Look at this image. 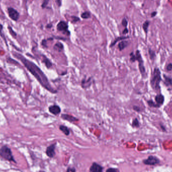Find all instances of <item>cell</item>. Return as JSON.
I'll list each match as a JSON object with an SVG mask.
<instances>
[{
    "label": "cell",
    "mask_w": 172,
    "mask_h": 172,
    "mask_svg": "<svg viewBox=\"0 0 172 172\" xmlns=\"http://www.w3.org/2000/svg\"><path fill=\"white\" fill-rule=\"evenodd\" d=\"M14 55L21 61L23 64L25 65L27 69L38 81V82L44 88L52 93H56L57 92V91L55 90L52 86L50 83L49 82V80L47 76L37 66L35 65L34 63L31 62L30 61L24 58L20 54L14 53Z\"/></svg>",
    "instance_id": "obj_1"
},
{
    "label": "cell",
    "mask_w": 172,
    "mask_h": 172,
    "mask_svg": "<svg viewBox=\"0 0 172 172\" xmlns=\"http://www.w3.org/2000/svg\"><path fill=\"white\" fill-rule=\"evenodd\" d=\"M161 72L158 68H155L152 73L151 79V84L153 89L157 90L160 89L159 83L162 80Z\"/></svg>",
    "instance_id": "obj_2"
},
{
    "label": "cell",
    "mask_w": 172,
    "mask_h": 172,
    "mask_svg": "<svg viewBox=\"0 0 172 172\" xmlns=\"http://www.w3.org/2000/svg\"><path fill=\"white\" fill-rule=\"evenodd\" d=\"M0 156L6 160L16 162L10 149L7 146H3L0 149Z\"/></svg>",
    "instance_id": "obj_3"
},
{
    "label": "cell",
    "mask_w": 172,
    "mask_h": 172,
    "mask_svg": "<svg viewBox=\"0 0 172 172\" xmlns=\"http://www.w3.org/2000/svg\"><path fill=\"white\" fill-rule=\"evenodd\" d=\"M143 163L147 166H155L160 163V160L155 156L150 155L146 159L142 161Z\"/></svg>",
    "instance_id": "obj_4"
},
{
    "label": "cell",
    "mask_w": 172,
    "mask_h": 172,
    "mask_svg": "<svg viewBox=\"0 0 172 172\" xmlns=\"http://www.w3.org/2000/svg\"><path fill=\"white\" fill-rule=\"evenodd\" d=\"M136 60H137L138 62L139 71L141 74V75L143 76L145 74V69L144 66V62H143V59L142 58L141 55L139 50H137L136 51Z\"/></svg>",
    "instance_id": "obj_5"
},
{
    "label": "cell",
    "mask_w": 172,
    "mask_h": 172,
    "mask_svg": "<svg viewBox=\"0 0 172 172\" xmlns=\"http://www.w3.org/2000/svg\"><path fill=\"white\" fill-rule=\"evenodd\" d=\"M69 26L68 23L65 21H60L57 25V29L59 31L63 32L64 34L69 35L70 34V32L68 30Z\"/></svg>",
    "instance_id": "obj_6"
},
{
    "label": "cell",
    "mask_w": 172,
    "mask_h": 172,
    "mask_svg": "<svg viewBox=\"0 0 172 172\" xmlns=\"http://www.w3.org/2000/svg\"><path fill=\"white\" fill-rule=\"evenodd\" d=\"M8 14L9 17L14 21H17L19 18V13L17 10L13 8H8Z\"/></svg>",
    "instance_id": "obj_7"
},
{
    "label": "cell",
    "mask_w": 172,
    "mask_h": 172,
    "mask_svg": "<svg viewBox=\"0 0 172 172\" xmlns=\"http://www.w3.org/2000/svg\"><path fill=\"white\" fill-rule=\"evenodd\" d=\"M56 146V143H54L52 144H51L49 146H48L46 150V155L49 157H53L55 154V149Z\"/></svg>",
    "instance_id": "obj_8"
},
{
    "label": "cell",
    "mask_w": 172,
    "mask_h": 172,
    "mask_svg": "<svg viewBox=\"0 0 172 172\" xmlns=\"http://www.w3.org/2000/svg\"><path fill=\"white\" fill-rule=\"evenodd\" d=\"M90 172H103V167L96 163H93L90 168Z\"/></svg>",
    "instance_id": "obj_9"
},
{
    "label": "cell",
    "mask_w": 172,
    "mask_h": 172,
    "mask_svg": "<svg viewBox=\"0 0 172 172\" xmlns=\"http://www.w3.org/2000/svg\"><path fill=\"white\" fill-rule=\"evenodd\" d=\"M48 109H49V111H50L52 114L54 115H58L61 112V109L60 107L57 105L51 106L49 107Z\"/></svg>",
    "instance_id": "obj_10"
},
{
    "label": "cell",
    "mask_w": 172,
    "mask_h": 172,
    "mask_svg": "<svg viewBox=\"0 0 172 172\" xmlns=\"http://www.w3.org/2000/svg\"><path fill=\"white\" fill-rule=\"evenodd\" d=\"M92 78L91 77L89 78L88 79H86V78H84L82 80V86L83 88H87L89 87L91 84H92Z\"/></svg>",
    "instance_id": "obj_11"
},
{
    "label": "cell",
    "mask_w": 172,
    "mask_h": 172,
    "mask_svg": "<svg viewBox=\"0 0 172 172\" xmlns=\"http://www.w3.org/2000/svg\"><path fill=\"white\" fill-rule=\"evenodd\" d=\"M155 101L158 105L161 106V105H163L164 103L165 97L162 94H158L155 97Z\"/></svg>",
    "instance_id": "obj_12"
},
{
    "label": "cell",
    "mask_w": 172,
    "mask_h": 172,
    "mask_svg": "<svg viewBox=\"0 0 172 172\" xmlns=\"http://www.w3.org/2000/svg\"><path fill=\"white\" fill-rule=\"evenodd\" d=\"M61 118H63L64 120L68 121L70 122H75L78 121V119L75 117H73L72 116L68 115V114H62L61 116Z\"/></svg>",
    "instance_id": "obj_13"
},
{
    "label": "cell",
    "mask_w": 172,
    "mask_h": 172,
    "mask_svg": "<svg viewBox=\"0 0 172 172\" xmlns=\"http://www.w3.org/2000/svg\"><path fill=\"white\" fill-rule=\"evenodd\" d=\"M129 44V42L126 41H123L120 42L118 44V48L120 51L123 50Z\"/></svg>",
    "instance_id": "obj_14"
},
{
    "label": "cell",
    "mask_w": 172,
    "mask_h": 172,
    "mask_svg": "<svg viewBox=\"0 0 172 172\" xmlns=\"http://www.w3.org/2000/svg\"><path fill=\"white\" fill-rule=\"evenodd\" d=\"M64 47L63 44L62 43H61L60 42L56 43L53 47V48L55 50L59 52L62 51L64 50Z\"/></svg>",
    "instance_id": "obj_15"
},
{
    "label": "cell",
    "mask_w": 172,
    "mask_h": 172,
    "mask_svg": "<svg viewBox=\"0 0 172 172\" xmlns=\"http://www.w3.org/2000/svg\"><path fill=\"white\" fill-rule=\"evenodd\" d=\"M42 62L45 64V66H46V67L48 69L51 68L52 66V64L51 62V61L49 60L47 57H46L45 56H43V59L42 60Z\"/></svg>",
    "instance_id": "obj_16"
},
{
    "label": "cell",
    "mask_w": 172,
    "mask_h": 172,
    "mask_svg": "<svg viewBox=\"0 0 172 172\" xmlns=\"http://www.w3.org/2000/svg\"><path fill=\"white\" fill-rule=\"evenodd\" d=\"M59 128L61 131H62L66 135L68 136L69 135V134H70L69 130L67 126H64V125H60Z\"/></svg>",
    "instance_id": "obj_17"
},
{
    "label": "cell",
    "mask_w": 172,
    "mask_h": 172,
    "mask_svg": "<svg viewBox=\"0 0 172 172\" xmlns=\"http://www.w3.org/2000/svg\"><path fill=\"white\" fill-rule=\"evenodd\" d=\"M129 38V36H120V37H118V38H116L115 40H114V41H113V43H111V45H110V47H112L113 45H114L118 41H122V40H125V39H127Z\"/></svg>",
    "instance_id": "obj_18"
},
{
    "label": "cell",
    "mask_w": 172,
    "mask_h": 172,
    "mask_svg": "<svg viewBox=\"0 0 172 172\" xmlns=\"http://www.w3.org/2000/svg\"><path fill=\"white\" fill-rule=\"evenodd\" d=\"M164 78L165 79V84L167 86L172 85V79L171 77L164 75Z\"/></svg>",
    "instance_id": "obj_19"
},
{
    "label": "cell",
    "mask_w": 172,
    "mask_h": 172,
    "mask_svg": "<svg viewBox=\"0 0 172 172\" xmlns=\"http://www.w3.org/2000/svg\"><path fill=\"white\" fill-rule=\"evenodd\" d=\"M150 22L149 21L146 20L143 23L142 25V28L146 33H147V31H148V28L150 25Z\"/></svg>",
    "instance_id": "obj_20"
},
{
    "label": "cell",
    "mask_w": 172,
    "mask_h": 172,
    "mask_svg": "<svg viewBox=\"0 0 172 172\" xmlns=\"http://www.w3.org/2000/svg\"><path fill=\"white\" fill-rule=\"evenodd\" d=\"M132 126L133 127H136V128L139 127L140 124L137 118H135L134 119H133L132 123Z\"/></svg>",
    "instance_id": "obj_21"
},
{
    "label": "cell",
    "mask_w": 172,
    "mask_h": 172,
    "mask_svg": "<svg viewBox=\"0 0 172 172\" xmlns=\"http://www.w3.org/2000/svg\"><path fill=\"white\" fill-rule=\"evenodd\" d=\"M81 16L83 19H88V18H90V17H91V13H90L89 12H88V11L84 12V13H83L81 14Z\"/></svg>",
    "instance_id": "obj_22"
},
{
    "label": "cell",
    "mask_w": 172,
    "mask_h": 172,
    "mask_svg": "<svg viewBox=\"0 0 172 172\" xmlns=\"http://www.w3.org/2000/svg\"><path fill=\"white\" fill-rule=\"evenodd\" d=\"M147 104H148L149 106L150 107H152V108H159L160 107V106L158 105L157 104H155L152 100H149V101H147Z\"/></svg>",
    "instance_id": "obj_23"
},
{
    "label": "cell",
    "mask_w": 172,
    "mask_h": 172,
    "mask_svg": "<svg viewBox=\"0 0 172 172\" xmlns=\"http://www.w3.org/2000/svg\"><path fill=\"white\" fill-rule=\"evenodd\" d=\"M149 55L150 56V58L152 60H154V59L155 57V52L154 51H153V50L151 48L149 49Z\"/></svg>",
    "instance_id": "obj_24"
},
{
    "label": "cell",
    "mask_w": 172,
    "mask_h": 172,
    "mask_svg": "<svg viewBox=\"0 0 172 172\" xmlns=\"http://www.w3.org/2000/svg\"><path fill=\"white\" fill-rule=\"evenodd\" d=\"M130 62H134L135 61H136V55H135L133 52H132L130 54Z\"/></svg>",
    "instance_id": "obj_25"
},
{
    "label": "cell",
    "mask_w": 172,
    "mask_h": 172,
    "mask_svg": "<svg viewBox=\"0 0 172 172\" xmlns=\"http://www.w3.org/2000/svg\"><path fill=\"white\" fill-rule=\"evenodd\" d=\"M121 24H122V26H123L124 27H125V28H126L127 26V24H128V21L127 20V19L126 18H123L122 21V22H121Z\"/></svg>",
    "instance_id": "obj_26"
},
{
    "label": "cell",
    "mask_w": 172,
    "mask_h": 172,
    "mask_svg": "<svg viewBox=\"0 0 172 172\" xmlns=\"http://www.w3.org/2000/svg\"><path fill=\"white\" fill-rule=\"evenodd\" d=\"M133 109L134 110H136V112H140L141 111V108L139 107H138V106H134L133 107Z\"/></svg>",
    "instance_id": "obj_27"
},
{
    "label": "cell",
    "mask_w": 172,
    "mask_h": 172,
    "mask_svg": "<svg viewBox=\"0 0 172 172\" xmlns=\"http://www.w3.org/2000/svg\"><path fill=\"white\" fill-rule=\"evenodd\" d=\"M106 172H118V171L113 168H109L106 170Z\"/></svg>",
    "instance_id": "obj_28"
},
{
    "label": "cell",
    "mask_w": 172,
    "mask_h": 172,
    "mask_svg": "<svg viewBox=\"0 0 172 172\" xmlns=\"http://www.w3.org/2000/svg\"><path fill=\"white\" fill-rule=\"evenodd\" d=\"M9 31L11 33V34L14 36H16V33L13 30V29H12V28L11 27H10V26H9Z\"/></svg>",
    "instance_id": "obj_29"
},
{
    "label": "cell",
    "mask_w": 172,
    "mask_h": 172,
    "mask_svg": "<svg viewBox=\"0 0 172 172\" xmlns=\"http://www.w3.org/2000/svg\"><path fill=\"white\" fill-rule=\"evenodd\" d=\"M71 18L72 19V21H73V22H78V21H79L80 20V18H78V17H76V16H71Z\"/></svg>",
    "instance_id": "obj_30"
},
{
    "label": "cell",
    "mask_w": 172,
    "mask_h": 172,
    "mask_svg": "<svg viewBox=\"0 0 172 172\" xmlns=\"http://www.w3.org/2000/svg\"><path fill=\"white\" fill-rule=\"evenodd\" d=\"M166 69L167 71H171L172 70V64L169 63L166 67Z\"/></svg>",
    "instance_id": "obj_31"
},
{
    "label": "cell",
    "mask_w": 172,
    "mask_h": 172,
    "mask_svg": "<svg viewBox=\"0 0 172 172\" xmlns=\"http://www.w3.org/2000/svg\"><path fill=\"white\" fill-rule=\"evenodd\" d=\"M67 172H76V169L74 168H69L67 170Z\"/></svg>",
    "instance_id": "obj_32"
},
{
    "label": "cell",
    "mask_w": 172,
    "mask_h": 172,
    "mask_svg": "<svg viewBox=\"0 0 172 172\" xmlns=\"http://www.w3.org/2000/svg\"><path fill=\"white\" fill-rule=\"evenodd\" d=\"M48 2H49V1H46H46H44L43 2L41 7H42L43 8H45L46 6H47V5L48 4Z\"/></svg>",
    "instance_id": "obj_33"
},
{
    "label": "cell",
    "mask_w": 172,
    "mask_h": 172,
    "mask_svg": "<svg viewBox=\"0 0 172 172\" xmlns=\"http://www.w3.org/2000/svg\"><path fill=\"white\" fill-rule=\"evenodd\" d=\"M160 126H161V128L162 129V130L164 131V132H166V127H165V126H164L163 124H160Z\"/></svg>",
    "instance_id": "obj_34"
},
{
    "label": "cell",
    "mask_w": 172,
    "mask_h": 172,
    "mask_svg": "<svg viewBox=\"0 0 172 172\" xmlns=\"http://www.w3.org/2000/svg\"><path fill=\"white\" fill-rule=\"evenodd\" d=\"M57 6L59 7H60L61 6V1H59V0H57V1H55Z\"/></svg>",
    "instance_id": "obj_35"
},
{
    "label": "cell",
    "mask_w": 172,
    "mask_h": 172,
    "mask_svg": "<svg viewBox=\"0 0 172 172\" xmlns=\"http://www.w3.org/2000/svg\"><path fill=\"white\" fill-rule=\"evenodd\" d=\"M128 32V29H127V28H125L124 29V30L123 31L122 33L123 34H125L127 33Z\"/></svg>",
    "instance_id": "obj_36"
},
{
    "label": "cell",
    "mask_w": 172,
    "mask_h": 172,
    "mask_svg": "<svg viewBox=\"0 0 172 172\" xmlns=\"http://www.w3.org/2000/svg\"><path fill=\"white\" fill-rule=\"evenodd\" d=\"M157 14V12L156 11H155V12H153V13H152L151 14V16H152V17H154Z\"/></svg>",
    "instance_id": "obj_37"
},
{
    "label": "cell",
    "mask_w": 172,
    "mask_h": 172,
    "mask_svg": "<svg viewBox=\"0 0 172 172\" xmlns=\"http://www.w3.org/2000/svg\"><path fill=\"white\" fill-rule=\"evenodd\" d=\"M52 26V25L51 24H48V25L46 26V27H47V28H51Z\"/></svg>",
    "instance_id": "obj_38"
}]
</instances>
